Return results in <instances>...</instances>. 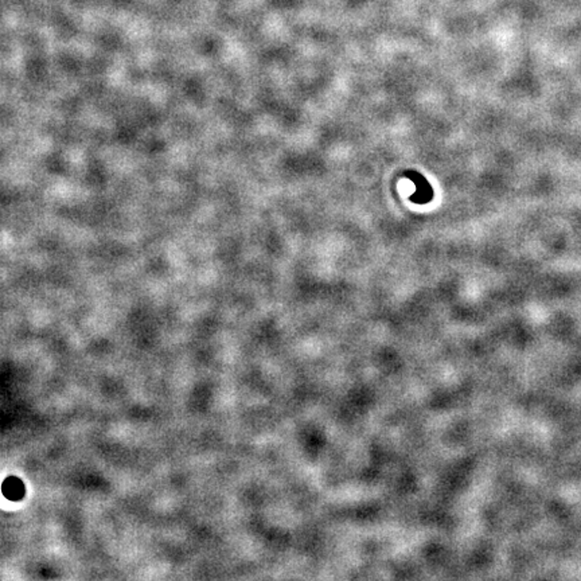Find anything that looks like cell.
I'll list each match as a JSON object with an SVG mask.
<instances>
[]
</instances>
